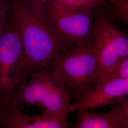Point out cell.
I'll return each instance as SVG.
<instances>
[{"mask_svg": "<svg viewBox=\"0 0 128 128\" xmlns=\"http://www.w3.org/2000/svg\"><path fill=\"white\" fill-rule=\"evenodd\" d=\"M11 17L24 52L22 85L34 72L47 69L50 62L72 45L36 13L30 0H10ZM18 88V89H19Z\"/></svg>", "mask_w": 128, "mask_h": 128, "instance_id": "1", "label": "cell"}, {"mask_svg": "<svg viewBox=\"0 0 128 128\" xmlns=\"http://www.w3.org/2000/svg\"><path fill=\"white\" fill-rule=\"evenodd\" d=\"M72 97L67 86L52 72L41 69L32 73L28 82L14 96L12 107L22 110L25 105H36L52 114L67 119Z\"/></svg>", "mask_w": 128, "mask_h": 128, "instance_id": "2", "label": "cell"}, {"mask_svg": "<svg viewBox=\"0 0 128 128\" xmlns=\"http://www.w3.org/2000/svg\"><path fill=\"white\" fill-rule=\"evenodd\" d=\"M48 68L80 98L91 89L100 75L99 60L92 42L69 48L52 60Z\"/></svg>", "mask_w": 128, "mask_h": 128, "instance_id": "3", "label": "cell"}, {"mask_svg": "<svg viewBox=\"0 0 128 128\" xmlns=\"http://www.w3.org/2000/svg\"><path fill=\"white\" fill-rule=\"evenodd\" d=\"M96 11L92 43L99 60V78L115 64L128 58V37L99 7Z\"/></svg>", "mask_w": 128, "mask_h": 128, "instance_id": "4", "label": "cell"}, {"mask_svg": "<svg viewBox=\"0 0 128 128\" xmlns=\"http://www.w3.org/2000/svg\"><path fill=\"white\" fill-rule=\"evenodd\" d=\"M94 9L70 11L62 9L50 0L42 7L43 20L70 44L85 45L92 40Z\"/></svg>", "mask_w": 128, "mask_h": 128, "instance_id": "5", "label": "cell"}, {"mask_svg": "<svg viewBox=\"0 0 128 128\" xmlns=\"http://www.w3.org/2000/svg\"><path fill=\"white\" fill-rule=\"evenodd\" d=\"M23 59L22 43L10 16L0 34V89L12 103L22 85Z\"/></svg>", "mask_w": 128, "mask_h": 128, "instance_id": "6", "label": "cell"}, {"mask_svg": "<svg viewBox=\"0 0 128 128\" xmlns=\"http://www.w3.org/2000/svg\"><path fill=\"white\" fill-rule=\"evenodd\" d=\"M96 86L80 98L78 102L69 105L68 112L94 110L106 105L120 104L128 94V78L107 79L100 78Z\"/></svg>", "mask_w": 128, "mask_h": 128, "instance_id": "7", "label": "cell"}, {"mask_svg": "<svg viewBox=\"0 0 128 128\" xmlns=\"http://www.w3.org/2000/svg\"><path fill=\"white\" fill-rule=\"evenodd\" d=\"M74 127L76 128H128V100L109 112L97 114L84 110Z\"/></svg>", "mask_w": 128, "mask_h": 128, "instance_id": "8", "label": "cell"}, {"mask_svg": "<svg viewBox=\"0 0 128 128\" xmlns=\"http://www.w3.org/2000/svg\"><path fill=\"white\" fill-rule=\"evenodd\" d=\"M67 119L52 114L42 110L41 115L32 116L23 114L22 110L12 107L3 122L4 128H68Z\"/></svg>", "mask_w": 128, "mask_h": 128, "instance_id": "9", "label": "cell"}, {"mask_svg": "<svg viewBox=\"0 0 128 128\" xmlns=\"http://www.w3.org/2000/svg\"><path fill=\"white\" fill-rule=\"evenodd\" d=\"M107 0H52L54 4L62 9L70 11L92 9L105 4Z\"/></svg>", "mask_w": 128, "mask_h": 128, "instance_id": "10", "label": "cell"}, {"mask_svg": "<svg viewBox=\"0 0 128 128\" xmlns=\"http://www.w3.org/2000/svg\"><path fill=\"white\" fill-rule=\"evenodd\" d=\"M107 79L128 78V58L120 61L108 70L101 78Z\"/></svg>", "mask_w": 128, "mask_h": 128, "instance_id": "11", "label": "cell"}, {"mask_svg": "<svg viewBox=\"0 0 128 128\" xmlns=\"http://www.w3.org/2000/svg\"><path fill=\"white\" fill-rule=\"evenodd\" d=\"M11 13L10 0H0V34L8 22Z\"/></svg>", "mask_w": 128, "mask_h": 128, "instance_id": "12", "label": "cell"}, {"mask_svg": "<svg viewBox=\"0 0 128 128\" xmlns=\"http://www.w3.org/2000/svg\"><path fill=\"white\" fill-rule=\"evenodd\" d=\"M114 5L119 10L120 20L126 24H128V0H107Z\"/></svg>", "mask_w": 128, "mask_h": 128, "instance_id": "13", "label": "cell"}, {"mask_svg": "<svg viewBox=\"0 0 128 128\" xmlns=\"http://www.w3.org/2000/svg\"><path fill=\"white\" fill-rule=\"evenodd\" d=\"M12 107V102L6 97L0 89V128H2L5 117Z\"/></svg>", "mask_w": 128, "mask_h": 128, "instance_id": "14", "label": "cell"}, {"mask_svg": "<svg viewBox=\"0 0 128 128\" xmlns=\"http://www.w3.org/2000/svg\"><path fill=\"white\" fill-rule=\"evenodd\" d=\"M50 0H30L32 5L34 7V9L35 10L36 13L38 14V15L42 20H43L41 13V10L42 8V7L46 2Z\"/></svg>", "mask_w": 128, "mask_h": 128, "instance_id": "15", "label": "cell"}]
</instances>
